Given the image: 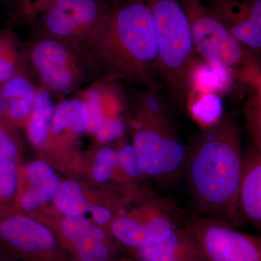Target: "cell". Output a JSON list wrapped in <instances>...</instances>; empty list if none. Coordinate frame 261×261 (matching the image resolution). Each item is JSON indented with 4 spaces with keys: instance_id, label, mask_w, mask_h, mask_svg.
Here are the masks:
<instances>
[{
    "instance_id": "20",
    "label": "cell",
    "mask_w": 261,
    "mask_h": 261,
    "mask_svg": "<svg viewBox=\"0 0 261 261\" xmlns=\"http://www.w3.org/2000/svg\"><path fill=\"white\" fill-rule=\"evenodd\" d=\"M240 44L248 46L255 50L261 48V5L254 10L248 19L228 29Z\"/></svg>"
},
{
    "instance_id": "6",
    "label": "cell",
    "mask_w": 261,
    "mask_h": 261,
    "mask_svg": "<svg viewBox=\"0 0 261 261\" xmlns=\"http://www.w3.org/2000/svg\"><path fill=\"white\" fill-rule=\"evenodd\" d=\"M133 127L132 144L146 177L170 183L185 174L189 149L178 140L169 121L137 117Z\"/></svg>"
},
{
    "instance_id": "34",
    "label": "cell",
    "mask_w": 261,
    "mask_h": 261,
    "mask_svg": "<svg viewBox=\"0 0 261 261\" xmlns=\"http://www.w3.org/2000/svg\"><path fill=\"white\" fill-rule=\"evenodd\" d=\"M121 261H128V260H121Z\"/></svg>"
},
{
    "instance_id": "10",
    "label": "cell",
    "mask_w": 261,
    "mask_h": 261,
    "mask_svg": "<svg viewBox=\"0 0 261 261\" xmlns=\"http://www.w3.org/2000/svg\"><path fill=\"white\" fill-rule=\"evenodd\" d=\"M0 242L34 261H65L58 254L53 231L25 216L0 218Z\"/></svg>"
},
{
    "instance_id": "9",
    "label": "cell",
    "mask_w": 261,
    "mask_h": 261,
    "mask_svg": "<svg viewBox=\"0 0 261 261\" xmlns=\"http://www.w3.org/2000/svg\"><path fill=\"white\" fill-rule=\"evenodd\" d=\"M191 25L194 47L211 65L228 70L243 60L241 44L200 0H179Z\"/></svg>"
},
{
    "instance_id": "21",
    "label": "cell",
    "mask_w": 261,
    "mask_h": 261,
    "mask_svg": "<svg viewBox=\"0 0 261 261\" xmlns=\"http://www.w3.org/2000/svg\"><path fill=\"white\" fill-rule=\"evenodd\" d=\"M191 109L195 119L201 124L212 126L222 116V101L214 94H205L192 104Z\"/></svg>"
},
{
    "instance_id": "30",
    "label": "cell",
    "mask_w": 261,
    "mask_h": 261,
    "mask_svg": "<svg viewBox=\"0 0 261 261\" xmlns=\"http://www.w3.org/2000/svg\"><path fill=\"white\" fill-rule=\"evenodd\" d=\"M89 212L92 215L94 224L102 228L110 225L113 219L112 211L105 206L90 204Z\"/></svg>"
},
{
    "instance_id": "1",
    "label": "cell",
    "mask_w": 261,
    "mask_h": 261,
    "mask_svg": "<svg viewBox=\"0 0 261 261\" xmlns=\"http://www.w3.org/2000/svg\"><path fill=\"white\" fill-rule=\"evenodd\" d=\"M244 153L240 128L221 118L205 127L189 149L185 174L192 202L200 216L238 228L244 219L239 207V190Z\"/></svg>"
},
{
    "instance_id": "12",
    "label": "cell",
    "mask_w": 261,
    "mask_h": 261,
    "mask_svg": "<svg viewBox=\"0 0 261 261\" xmlns=\"http://www.w3.org/2000/svg\"><path fill=\"white\" fill-rule=\"evenodd\" d=\"M132 252L139 261H205L195 239L179 225L163 238Z\"/></svg>"
},
{
    "instance_id": "11",
    "label": "cell",
    "mask_w": 261,
    "mask_h": 261,
    "mask_svg": "<svg viewBox=\"0 0 261 261\" xmlns=\"http://www.w3.org/2000/svg\"><path fill=\"white\" fill-rule=\"evenodd\" d=\"M61 232L77 261H115L116 248L104 228L83 216H69Z\"/></svg>"
},
{
    "instance_id": "14",
    "label": "cell",
    "mask_w": 261,
    "mask_h": 261,
    "mask_svg": "<svg viewBox=\"0 0 261 261\" xmlns=\"http://www.w3.org/2000/svg\"><path fill=\"white\" fill-rule=\"evenodd\" d=\"M38 84L25 70L0 85V97L5 119L22 122L29 119L38 90Z\"/></svg>"
},
{
    "instance_id": "25",
    "label": "cell",
    "mask_w": 261,
    "mask_h": 261,
    "mask_svg": "<svg viewBox=\"0 0 261 261\" xmlns=\"http://www.w3.org/2000/svg\"><path fill=\"white\" fill-rule=\"evenodd\" d=\"M126 133V125L118 117H106L99 129L94 134L96 140L107 145L121 139Z\"/></svg>"
},
{
    "instance_id": "19",
    "label": "cell",
    "mask_w": 261,
    "mask_h": 261,
    "mask_svg": "<svg viewBox=\"0 0 261 261\" xmlns=\"http://www.w3.org/2000/svg\"><path fill=\"white\" fill-rule=\"evenodd\" d=\"M30 183L31 188L21 200L22 207L27 211L36 210L44 202L54 198L61 185L56 174Z\"/></svg>"
},
{
    "instance_id": "26",
    "label": "cell",
    "mask_w": 261,
    "mask_h": 261,
    "mask_svg": "<svg viewBox=\"0 0 261 261\" xmlns=\"http://www.w3.org/2000/svg\"><path fill=\"white\" fill-rule=\"evenodd\" d=\"M5 120L0 119V159L15 161L18 154V147Z\"/></svg>"
},
{
    "instance_id": "2",
    "label": "cell",
    "mask_w": 261,
    "mask_h": 261,
    "mask_svg": "<svg viewBox=\"0 0 261 261\" xmlns=\"http://www.w3.org/2000/svg\"><path fill=\"white\" fill-rule=\"evenodd\" d=\"M89 53L99 73L154 89L159 72V49L153 17L145 0L113 4Z\"/></svg>"
},
{
    "instance_id": "27",
    "label": "cell",
    "mask_w": 261,
    "mask_h": 261,
    "mask_svg": "<svg viewBox=\"0 0 261 261\" xmlns=\"http://www.w3.org/2000/svg\"><path fill=\"white\" fill-rule=\"evenodd\" d=\"M226 70L213 65L201 68L198 75L199 84L204 88H218L224 83Z\"/></svg>"
},
{
    "instance_id": "17",
    "label": "cell",
    "mask_w": 261,
    "mask_h": 261,
    "mask_svg": "<svg viewBox=\"0 0 261 261\" xmlns=\"http://www.w3.org/2000/svg\"><path fill=\"white\" fill-rule=\"evenodd\" d=\"M27 70L25 49L11 29L0 30V85Z\"/></svg>"
},
{
    "instance_id": "7",
    "label": "cell",
    "mask_w": 261,
    "mask_h": 261,
    "mask_svg": "<svg viewBox=\"0 0 261 261\" xmlns=\"http://www.w3.org/2000/svg\"><path fill=\"white\" fill-rule=\"evenodd\" d=\"M178 214L172 204L147 190L132 214L115 218L111 233L132 251L154 243L178 226Z\"/></svg>"
},
{
    "instance_id": "5",
    "label": "cell",
    "mask_w": 261,
    "mask_h": 261,
    "mask_svg": "<svg viewBox=\"0 0 261 261\" xmlns=\"http://www.w3.org/2000/svg\"><path fill=\"white\" fill-rule=\"evenodd\" d=\"M112 5L108 0H49L29 20L35 23L37 34L61 39L89 53Z\"/></svg>"
},
{
    "instance_id": "28",
    "label": "cell",
    "mask_w": 261,
    "mask_h": 261,
    "mask_svg": "<svg viewBox=\"0 0 261 261\" xmlns=\"http://www.w3.org/2000/svg\"><path fill=\"white\" fill-rule=\"evenodd\" d=\"M56 174L53 168L47 163L42 161H34L29 163L28 176L30 182L49 177Z\"/></svg>"
},
{
    "instance_id": "16",
    "label": "cell",
    "mask_w": 261,
    "mask_h": 261,
    "mask_svg": "<svg viewBox=\"0 0 261 261\" xmlns=\"http://www.w3.org/2000/svg\"><path fill=\"white\" fill-rule=\"evenodd\" d=\"M88 115L83 99L79 94L56 105L50 133L58 136L65 130L75 134L87 132Z\"/></svg>"
},
{
    "instance_id": "31",
    "label": "cell",
    "mask_w": 261,
    "mask_h": 261,
    "mask_svg": "<svg viewBox=\"0 0 261 261\" xmlns=\"http://www.w3.org/2000/svg\"><path fill=\"white\" fill-rule=\"evenodd\" d=\"M8 3H11L14 6L15 10L18 9L19 6L22 4L24 0H6Z\"/></svg>"
},
{
    "instance_id": "15",
    "label": "cell",
    "mask_w": 261,
    "mask_h": 261,
    "mask_svg": "<svg viewBox=\"0 0 261 261\" xmlns=\"http://www.w3.org/2000/svg\"><path fill=\"white\" fill-rule=\"evenodd\" d=\"M53 94L42 87H38L32 113L29 117L28 137L31 143L42 148L47 142L56 105Z\"/></svg>"
},
{
    "instance_id": "3",
    "label": "cell",
    "mask_w": 261,
    "mask_h": 261,
    "mask_svg": "<svg viewBox=\"0 0 261 261\" xmlns=\"http://www.w3.org/2000/svg\"><path fill=\"white\" fill-rule=\"evenodd\" d=\"M153 17L159 49V73L171 95L184 108L194 73L191 25L179 0H145Z\"/></svg>"
},
{
    "instance_id": "24",
    "label": "cell",
    "mask_w": 261,
    "mask_h": 261,
    "mask_svg": "<svg viewBox=\"0 0 261 261\" xmlns=\"http://www.w3.org/2000/svg\"><path fill=\"white\" fill-rule=\"evenodd\" d=\"M18 185V174L15 161L0 159V202L13 197Z\"/></svg>"
},
{
    "instance_id": "22",
    "label": "cell",
    "mask_w": 261,
    "mask_h": 261,
    "mask_svg": "<svg viewBox=\"0 0 261 261\" xmlns=\"http://www.w3.org/2000/svg\"><path fill=\"white\" fill-rule=\"evenodd\" d=\"M118 165L116 149L103 146L98 149L94 158L92 176L94 181L104 184L109 181L116 171Z\"/></svg>"
},
{
    "instance_id": "29",
    "label": "cell",
    "mask_w": 261,
    "mask_h": 261,
    "mask_svg": "<svg viewBox=\"0 0 261 261\" xmlns=\"http://www.w3.org/2000/svg\"><path fill=\"white\" fill-rule=\"evenodd\" d=\"M49 0H24L22 4L15 10L17 16L30 20L37 14Z\"/></svg>"
},
{
    "instance_id": "32",
    "label": "cell",
    "mask_w": 261,
    "mask_h": 261,
    "mask_svg": "<svg viewBox=\"0 0 261 261\" xmlns=\"http://www.w3.org/2000/svg\"><path fill=\"white\" fill-rule=\"evenodd\" d=\"M0 119H5L4 106H3L1 97H0Z\"/></svg>"
},
{
    "instance_id": "18",
    "label": "cell",
    "mask_w": 261,
    "mask_h": 261,
    "mask_svg": "<svg viewBox=\"0 0 261 261\" xmlns=\"http://www.w3.org/2000/svg\"><path fill=\"white\" fill-rule=\"evenodd\" d=\"M54 198L57 209L66 217L83 216L89 212L91 203L86 200L80 185L74 181L62 184Z\"/></svg>"
},
{
    "instance_id": "13",
    "label": "cell",
    "mask_w": 261,
    "mask_h": 261,
    "mask_svg": "<svg viewBox=\"0 0 261 261\" xmlns=\"http://www.w3.org/2000/svg\"><path fill=\"white\" fill-rule=\"evenodd\" d=\"M239 207L244 221L257 229L261 226V149L252 145L244 153L239 190Z\"/></svg>"
},
{
    "instance_id": "4",
    "label": "cell",
    "mask_w": 261,
    "mask_h": 261,
    "mask_svg": "<svg viewBox=\"0 0 261 261\" xmlns=\"http://www.w3.org/2000/svg\"><path fill=\"white\" fill-rule=\"evenodd\" d=\"M25 56L29 73L53 95L78 90L100 73L87 51L37 33L25 48Z\"/></svg>"
},
{
    "instance_id": "33",
    "label": "cell",
    "mask_w": 261,
    "mask_h": 261,
    "mask_svg": "<svg viewBox=\"0 0 261 261\" xmlns=\"http://www.w3.org/2000/svg\"><path fill=\"white\" fill-rule=\"evenodd\" d=\"M111 2L112 4H116V3H120V2L123 1V0H108Z\"/></svg>"
},
{
    "instance_id": "23",
    "label": "cell",
    "mask_w": 261,
    "mask_h": 261,
    "mask_svg": "<svg viewBox=\"0 0 261 261\" xmlns=\"http://www.w3.org/2000/svg\"><path fill=\"white\" fill-rule=\"evenodd\" d=\"M116 153L118 161L116 169L120 168L130 181L137 182L146 177L133 144H124L116 149Z\"/></svg>"
},
{
    "instance_id": "8",
    "label": "cell",
    "mask_w": 261,
    "mask_h": 261,
    "mask_svg": "<svg viewBox=\"0 0 261 261\" xmlns=\"http://www.w3.org/2000/svg\"><path fill=\"white\" fill-rule=\"evenodd\" d=\"M183 227L193 237L205 261H261V239L231 225L195 216Z\"/></svg>"
}]
</instances>
